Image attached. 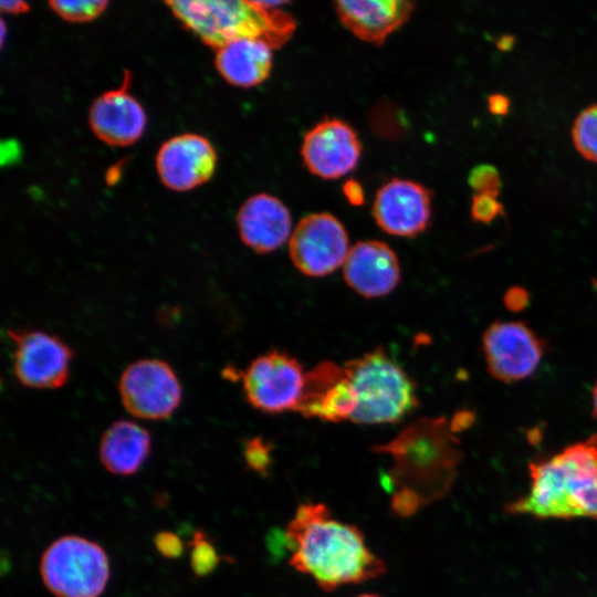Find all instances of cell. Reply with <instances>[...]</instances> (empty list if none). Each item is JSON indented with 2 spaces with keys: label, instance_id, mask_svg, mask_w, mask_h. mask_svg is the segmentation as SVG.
Wrapping results in <instances>:
<instances>
[{
  "label": "cell",
  "instance_id": "f35d334b",
  "mask_svg": "<svg viewBox=\"0 0 597 597\" xmlns=\"http://www.w3.org/2000/svg\"><path fill=\"white\" fill-rule=\"evenodd\" d=\"M595 290H597V277L591 279Z\"/></svg>",
  "mask_w": 597,
  "mask_h": 597
},
{
  "label": "cell",
  "instance_id": "30bf717a",
  "mask_svg": "<svg viewBox=\"0 0 597 597\" xmlns=\"http://www.w3.org/2000/svg\"><path fill=\"white\" fill-rule=\"evenodd\" d=\"M304 375L296 358L271 350L250 363L241 374V381L250 406L263 412L279 413L294 409Z\"/></svg>",
  "mask_w": 597,
  "mask_h": 597
},
{
  "label": "cell",
  "instance_id": "5b68a950",
  "mask_svg": "<svg viewBox=\"0 0 597 597\" xmlns=\"http://www.w3.org/2000/svg\"><path fill=\"white\" fill-rule=\"evenodd\" d=\"M344 366L357 399L352 422L395 423L418 407L415 381L383 347L365 353Z\"/></svg>",
  "mask_w": 597,
  "mask_h": 597
},
{
  "label": "cell",
  "instance_id": "3957f363",
  "mask_svg": "<svg viewBox=\"0 0 597 597\" xmlns=\"http://www.w3.org/2000/svg\"><path fill=\"white\" fill-rule=\"evenodd\" d=\"M459 443L444 417H422L371 450L392 458L388 475L394 484L412 489L426 505L444 496L457 479Z\"/></svg>",
  "mask_w": 597,
  "mask_h": 597
},
{
  "label": "cell",
  "instance_id": "52a82bcc",
  "mask_svg": "<svg viewBox=\"0 0 597 597\" xmlns=\"http://www.w3.org/2000/svg\"><path fill=\"white\" fill-rule=\"evenodd\" d=\"M481 348L489 375L513 384L536 371L547 343L525 322L498 320L483 332Z\"/></svg>",
  "mask_w": 597,
  "mask_h": 597
},
{
  "label": "cell",
  "instance_id": "9a60e30c",
  "mask_svg": "<svg viewBox=\"0 0 597 597\" xmlns=\"http://www.w3.org/2000/svg\"><path fill=\"white\" fill-rule=\"evenodd\" d=\"M431 192L422 185L405 179H391L376 193L373 216L385 232L415 237L430 222Z\"/></svg>",
  "mask_w": 597,
  "mask_h": 597
},
{
  "label": "cell",
  "instance_id": "ac0fdd59",
  "mask_svg": "<svg viewBox=\"0 0 597 597\" xmlns=\"http://www.w3.org/2000/svg\"><path fill=\"white\" fill-rule=\"evenodd\" d=\"M237 226L247 247L258 253H268L287 240L292 220L289 209L280 199L269 193H258L240 207Z\"/></svg>",
  "mask_w": 597,
  "mask_h": 597
},
{
  "label": "cell",
  "instance_id": "4fadbf2b",
  "mask_svg": "<svg viewBox=\"0 0 597 597\" xmlns=\"http://www.w3.org/2000/svg\"><path fill=\"white\" fill-rule=\"evenodd\" d=\"M217 153L208 138L193 133L176 135L159 147L155 166L163 185L174 191H189L213 175Z\"/></svg>",
  "mask_w": 597,
  "mask_h": 597
},
{
  "label": "cell",
  "instance_id": "7402d4cb",
  "mask_svg": "<svg viewBox=\"0 0 597 597\" xmlns=\"http://www.w3.org/2000/svg\"><path fill=\"white\" fill-rule=\"evenodd\" d=\"M576 150L587 160L597 164V103L585 107L572 126Z\"/></svg>",
  "mask_w": 597,
  "mask_h": 597
},
{
  "label": "cell",
  "instance_id": "cb8c5ba5",
  "mask_svg": "<svg viewBox=\"0 0 597 597\" xmlns=\"http://www.w3.org/2000/svg\"><path fill=\"white\" fill-rule=\"evenodd\" d=\"M51 9L69 22H87L97 18L107 7L103 0L50 1Z\"/></svg>",
  "mask_w": 597,
  "mask_h": 597
},
{
  "label": "cell",
  "instance_id": "836d02e7",
  "mask_svg": "<svg viewBox=\"0 0 597 597\" xmlns=\"http://www.w3.org/2000/svg\"><path fill=\"white\" fill-rule=\"evenodd\" d=\"M344 195L353 205H360L364 201L363 188L358 182L354 180H349L345 184Z\"/></svg>",
  "mask_w": 597,
  "mask_h": 597
},
{
  "label": "cell",
  "instance_id": "4dcf8cb0",
  "mask_svg": "<svg viewBox=\"0 0 597 597\" xmlns=\"http://www.w3.org/2000/svg\"><path fill=\"white\" fill-rule=\"evenodd\" d=\"M266 548L272 557H282L289 549L285 531L272 530L266 536Z\"/></svg>",
  "mask_w": 597,
  "mask_h": 597
},
{
  "label": "cell",
  "instance_id": "1f68e13d",
  "mask_svg": "<svg viewBox=\"0 0 597 597\" xmlns=\"http://www.w3.org/2000/svg\"><path fill=\"white\" fill-rule=\"evenodd\" d=\"M486 104H488L489 112L496 116L506 115L511 105L507 96L500 93H494V94L489 95L486 100Z\"/></svg>",
  "mask_w": 597,
  "mask_h": 597
},
{
  "label": "cell",
  "instance_id": "e0dca14e",
  "mask_svg": "<svg viewBox=\"0 0 597 597\" xmlns=\"http://www.w3.org/2000/svg\"><path fill=\"white\" fill-rule=\"evenodd\" d=\"M346 283L358 294L377 297L390 293L399 282L397 255L378 240L356 243L343 264Z\"/></svg>",
  "mask_w": 597,
  "mask_h": 597
},
{
  "label": "cell",
  "instance_id": "8992f818",
  "mask_svg": "<svg viewBox=\"0 0 597 597\" xmlns=\"http://www.w3.org/2000/svg\"><path fill=\"white\" fill-rule=\"evenodd\" d=\"M40 574L44 586L56 597H98L108 582L109 563L97 543L66 535L45 549Z\"/></svg>",
  "mask_w": 597,
  "mask_h": 597
},
{
  "label": "cell",
  "instance_id": "277c9868",
  "mask_svg": "<svg viewBox=\"0 0 597 597\" xmlns=\"http://www.w3.org/2000/svg\"><path fill=\"white\" fill-rule=\"evenodd\" d=\"M166 4L177 20L216 50L242 38L262 39L274 49L295 30L282 1L176 0Z\"/></svg>",
  "mask_w": 597,
  "mask_h": 597
},
{
  "label": "cell",
  "instance_id": "e575fe53",
  "mask_svg": "<svg viewBox=\"0 0 597 597\" xmlns=\"http://www.w3.org/2000/svg\"><path fill=\"white\" fill-rule=\"evenodd\" d=\"M0 8L8 13H22L28 11L29 6L24 1H1Z\"/></svg>",
  "mask_w": 597,
  "mask_h": 597
},
{
  "label": "cell",
  "instance_id": "f1b7e54d",
  "mask_svg": "<svg viewBox=\"0 0 597 597\" xmlns=\"http://www.w3.org/2000/svg\"><path fill=\"white\" fill-rule=\"evenodd\" d=\"M157 552L165 558H178L182 555L184 544L180 537L169 531L158 532L154 536Z\"/></svg>",
  "mask_w": 597,
  "mask_h": 597
},
{
  "label": "cell",
  "instance_id": "5bb4252c",
  "mask_svg": "<svg viewBox=\"0 0 597 597\" xmlns=\"http://www.w3.org/2000/svg\"><path fill=\"white\" fill-rule=\"evenodd\" d=\"M356 406V394L345 366L325 360L305 373L293 410L306 418L341 422L350 420Z\"/></svg>",
  "mask_w": 597,
  "mask_h": 597
},
{
  "label": "cell",
  "instance_id": "d6a6232c",
  "mask_svg": "<svg viewBox=\"0 0 597 597\" xmlns=\"http://www.w3.org/2000/svg\"><path fill=\"white\" fill-rule=\"evenodd\" d=\"M474 413L469 410L459 411L450 421V428L454 433H458L469 428L474 421Z\"/></svg>",
  "mask_w": 597,
  "mask_h": 597
},
{
  "label": "cell",
  "instance_id": "ba28073f",
  "mask_svg": "<svg viewBox=\"0 0 597 597\" xmlns=\"http://www.w3.org/2000/svg\"><path fill=\"white\" fill-rule=\"evenodd\" d=\"M124 408L145 420L169 418L181 401V384L169 364L144 358L128 365L118 381Z\"/></svg>",
  "mask_w": 597,
  "mask_h": 597
},
{
  "label": "cell",
  "instance_id": "7c38bea8",
  "mask_svg": "<svg viewBox=\"0 0 597 597\" xmlns=\"http://www.w3.org/2000/svg\"><path fill=\"white\" fill-rule=\"evenodd\" d=\"M362 145L354 128L338 118H326L304 136L301 155L306 168L323 179H337L355 169Z\"/></svg>",
  "mask_w": 597,
  "mask_h": 597
},
{
  "label": "cell",
  "instance_id": "d590c367",
  "mask_svg": "<svg viewBox=\"0 0 597 597\" xmlns=\"http://www.w3.org/2000/svg\"><path fill=\"white\" fill-rule=\"evenodd\" d=\"M514 38H512L511 35H504L499 39L496 44L501 50L506 51L512 46Z\"/></svg>",
  "mask_w": 597,
  "mask_h": 597
},
{
  "label": "cell",
  "instance_id": "8fae6325",
  "mask_svg": "<svg viewBox=\"0 0 597 597\" xmlns=\"http://www.w3.org/2000/svg\"><path fill=\"white\" fill-rule=\"evenodd\" d=\"M294 265L310 276H324L344 264L349 252L348 235L337 218L312 213L294 228L289 242Z\"/></svg>",
  "mask_w": 597,
  "mask_h": 597
},
{
  "label": "cell",
  "instance_id": "44dd1931",
  "mask_svg": "<svg viewBox=\"0 0 597 597\" xmlns=\"http://www.w3.org/2000/svg\"><path fill=\"white\" fill-rule=\"evenodd\" d=\"M150 448L151 438L146 428L135 421L121 419L104 431L98 457L108 472L132 475L142 468Z\"/></svg>",
  "mask_w": 597,
  "mask_h": 597
},
{
  "label": "cell",
  "instance_id": "2e32d148",
  "mask_svg": "<svg viewBox=\"0 0 597 597\" xmlns=\"http://www.w3.org/2000/svg\"><path fill=\"white\" fill-rule=\"evenodd\" d=\"M128 73L118 88L104 92L91 104L88 125L109 146L125 147L144 134L147 116L142 104L128 92Z\"/></svg>",
  "mask_w": 597,
  "mask_h": 597
},
{
  "label": "cell",
  "instance_id": "74e56055",
  "mask_svg": "<svg viewBox=\"0 0 597 597\" xmlns=\"http://www.w3.org/2000/svg\"><path fill=\"white\" fill-rule=\"evenodd\" d=\"M357 597H380V596L374 595V594H363V595H359Z\"/></svg>",
  "mask_w": 597,
  "mask_h": 597
},
{
  "label": "cell",
  "instance_id": "ffe728a7",
  "mask_svg": "<svg viewBox=\"0 0 597 597\" xmlns=\"http://www.w3.org/2000/svg\"><path fill=\"white\" fill-rule=\"evenodd\" d=\"M272 46L262 39L242 38L217 50L214 64L233 86L253 87L264 82L272 70Z\"/></svg>",
  "mask_w": 597,
  "mask_h": 597
},
{
  "label": "cell",
  "instance_id": "603a6c76",
  "mask_svg": "<svg viewBox=\"0 0 597 597\" xmlns=\"http://www.w3.org/2000/svg\"><path fill=\"white\" fill-rule=\"evenodd\" d=\"M188 545L190 548V567L197 577L210 575L224 559L202 530L193 532Z\"/></svg>",
  "mask_w": 597,
  "mask_h": 597
},
{
  "label": "cell",
  "instance_id": "d4e9b609",
  "mask_svg": "<svg viewBox=\"0 0 597 597\" xmlns=\"http://www.w3.org/2000/svg\"><path fill=\"white\" fill-rule=\"evenodd\" d=\"M273 446L261 437H253L244 442L243 458L248 469L268 475L272 463Z\"/></svg>",
  "mask_w": 597,
  "mask_h": 597
},
{
  "label": "cell",
  "instance_id": "d6986e66",
  "mask_svg": "<svg viewBox=\"0 0 597 597\" xmlns=\"http://www.w3.org/2000/svg\"><path fill=\"white\" fill-rule=\"evenodd\" d=\"M415 4L405 0H341V22L358 39L381 44L410 18Z\"/></svg>",
  "mask_w": 597,
  "mask_h": 597
},
{
  "label": "cell",
  "instance_id": "9c48e42d",
  "mask_svg": "<svg viewBox=\"0 0 597 597\" xmlns=\"http://www.w3.org/2000/svg\"><path fill=\"white\" fill-rule=\"evenodd\" d=\"M17 380L33 389H56L67 381L73 352L55 335L39 329H9Z\"/></svg>",
  "mask_w": 597,
  "mask_h": 597
},
{
  "label": "cell",
  "instance_id": "83f0119b",
  "mask_svg": "<svg viewBox=\"0 0 597 597\" xmlns=\"http://www.w3.org/2000/svg\"><path fill=\"white\" fill-rule=\"evenodd\" d=\"M423 505L419 494L410 488L401 486L394 493L390 509L400 517H410Z\"/></svg>",
  "mask_w": 597,
  "mask_h": 597
},
{
  "label": "cell",
  "instance_id": "f546056e",
  "mask_svg": "<svg viewBox=\"0 0 597 597\" xmlns=\"http://www.w3.org/2000/svg\"><path fill=\"white\" fill-rule=\"evenodd\" d=\"M503 302L505 307L511 312H521L530 303L528 292L519 285L511 286L504 293Z\"/></svg>",
  "mask_w": 597,
  "mask_h": 597
},
{
  "label": "cell",
  "instance_id": "8d00e7d4",
  "mask_svg": "<svg viewBox=\"0 0 597 597\" xmlns=\"http://www.w3.org/2000/svg\"><path fill=\"white\" fill-rule=\"evenodd\" d=\"M591 416L597 420V380L591 390Z\"/></svg>",
  "mask_w": 597,
  "mask_h": 597
},
{
  "label": "cell",
  "instance_id": "7a4b0ae2",
  "mask_svg": "<svg viewBox=\"0 0 597 597\" xmlns=\"http://www.w3.org/2000/svg\"><path fill=\"white\" fill-rule=\"evenodd\" d=\"M290 565L311 575L324 591L358 584L386 573L385 562L366 545L364 533L353 524L331 519L327 509L310 524L285 528Z\"/></svg>",
  "mask_w": 597,
  "mask_h": 597
},
{
  "label": "cell",
  "instance_id": "6da1fadb",
  "mask_svg": "<svg viewBox=\"0 0 597 597\" xmlns=\"http://www.w3.org/2000/svg\"><path fill=\"white\" fill-rule=\"evenodd\" d=\"M528 472V493L507 503V513L597 520V433L549 458L530 462Z\"/></svg>",
  "mask_w": 597,
  "mask_h": 597
},
{
  "label": "cell",
  "instance_id": "4316f807",
  "mask_svg": "<svg viewBox=\"0 0 597 597\" xmlns=\"http://www.w3.org/2000/svg\"><path fill=\"white\" fill-rule=\"evenodd\" d=\"M499 196L489 193H474L470 207L471 218L478 223H491L499 216H504V206Z\"/></svg>",
  "mask_w": 597,
  "mask_h": 597
},
{
  "label": "cell",
  "instance_id": "484cf974",
  "mask_svg": "<svg viewBox=\"0 0 597 597\" xmlns=\"http://www.w3.org/2000/svg\"><path fill=\"white\" fill-rule=\"evenodd\" d=\"M468 182L475 193L499 196L502 188L499 170L490 164H480L472 168Z\"/></svg>",
  "mask_w": 597,
  "mask_h": 597
}]
</instances>
